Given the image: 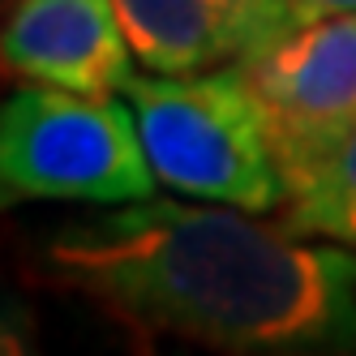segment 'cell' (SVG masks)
Segmentation results:
<instances>
[{
	"instance_id": "obj_1",
	"label": "cell",
	"mask_w": 356,
	"mask_h": 356,
	"mask_svg": "<svg viewBox=\"0 0 356 356\" xmlns=\"http://www.w3.org/2000/svg\"><path fill=\"white\" fill-rule=\"evenodd\" d=\"M43 279L227 356H352L356 253L219 202L142 197L39 245Z\"/></svg>"
},
{
	"instance_id": "obj_2",
	"label": "cell",
	"mask_w": 356,
	"mask_h": 356,
	"mask_svg": "<svg viewBox=\"0 0 356 356\" xmlns=\"http://www.w3.org/2000/svg\"><path fill=\"white\" fill-rule=\"evenodd\" d=\"M120 95L134 108L159 185L253 215L288 202L258 90L241 60L181 78L142 69Z\"/></svg>"
},
{
	"instance_id": "obj_3",
	"label": "cell",
	"mask_w": 356,
	"mask_h": 356,
	"mask_svg": "<svg viewBox=\"0 0 356 356\" xmlns=\"http://www.w3.org/2000/svg\"><path fill=\"white\" fill-rule=\"evenodd\" d=\"M134 108L124 95H86L22 82L0 108V193L22 202H124L155 197Z\"/></svg>"
},
{
	"instance_id": "obj_4",
	"label": "cell",
	"mask_w": 356,
	"mask_h": 356,
	"mask_svg": "<svg viewBox=\"0 0 356 356\" xmlns=\"http://www.w3.org/2000/svg\"><path fill=\"white\" fill-rule=\"evenodd\" d=\"M241 65L258 90L288 197H296L356 124V13L309 22Z\"/></svg>"
},
{
	"instance_id": "obj_5",
	"label": "cell",
	"mask_w": 356,
	"mask_h": 356,
	"mask_svg": "<svg viewBox=\"0 0 356 356\" xmlns=\"http://www.w3.org/2000/svg\"><path fill=\"white\" fill-rule=\"evenodd\" d=\"M5 73L86 95H120L134 82V52L116 22V0H13Z\"/></svg>"
},
{
	"instance_id": "obj_6",
	"label": "cell",
	"mask_w": 356,
	"mask_h": 356,
	"mask_svg": "<svg viewBox=\"0 0 356 356\" xmlns=\"http://www.w3.org/2000/svg\"><path fill=\"white\" fill-rule=\"evenodd\" d=\"M116 22L146 73H202L241 60V47L211 0H116Z\"/></svg>"
},
{
	"instance_id": "obj_7",
	"label": "cell",
	"mask_w": 356,
	"mask_h": 356,
	"mask_svg": "<svg viewBox=\"0 0 356 356\" xmlns=\"http://www.w3.org/2000/svg\"><path fill=\"white\" fill-rule=\"evenodd\" d=\"M296 236L314 241H335L356 249V124L343 138V146L309 185L296 197L284 202V219H279Z\"/></svg>"
},
{
	"instance_id": "obj_8",
	"label": "cell",
	"mask_w": 356,
	"mask_h": 356,
	"mask_svg": "<svg viewBox=\"0 0 356 356\" xmlns=\"http://www.w3.org/2000/svg\"><path fill=\"white\" fill-rule=\"evenodd\" d=\"M211 5L227 22V31H232L236 47H241V60L262 56L275 43H284L288 35L300 31L292 0H211Z\"/></svg>"
},
{
	"instance_id": "obj_9",
	"label": "cell",
	"mask_w": 356,
	"mask_h": 356,
	"mask_svg": "<svg viewBox=\"0 0 356 356\" xmlns=\"http://www.w3.org/2000/svg\"><path fill=\"white\" fill-rule=\"evenodd\" d=\"M0 356H39L31 309L17 296L5 300V326H0Z\"/></svg>"
},
{
	"instance_id": "obj_10",
	"label": "cell",
	"mask_w": 356,
	"mask_h": 356,
	"mask_svg": "<svg viewBox=\"0 0 356 356\" xmlns=\"http://www.w3.org/2000/svg\"><path fill=\"white\" fill-rule=\"evenodd\" d=\"M292 9L300 17V26L322 17H339V13H356V0H292Z\"/></svg>"
},
{
	"instance_id": "obj_11",
	"label": "cell",
	"mask_w": 356,
	"mask_h": 356,
	"mask_svg": "<svg viewBox=\"0 0 356 356\" xmlns=\"http://www.w3.org/2000/svg\"><path fill=\"white\" fill-rule=\"evenodd\" d=\"M9 5H13V0H9Z\"/></svg>"
}]
</instances>
